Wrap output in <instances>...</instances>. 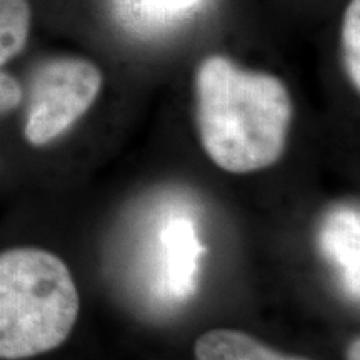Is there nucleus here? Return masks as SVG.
<instances>
[{
    "label": "nucleus",
    "instance_id": "nucleus-2",
    "mask_svg": "<svg viewBox=\"0 0 360 360\" xmlns=\"http://www.w3.org/2000/svg\"><path fill=\"white\" fill-rule=\"evenodd\" d=\"M80 295L64 257L42 244L0 247V360H30L64 345Z\"/></svg>",
    "mask_w": 360,
    "mask_h": 360
},
{
    "label": "nucleus",
    "instance_id": "nucleus-1",
    "mask_svg": "<svg viewBox=\"0 0 360 360\" xmlns=\"http://www.w3.org/2000/svg\"><path fill=\"white\" fill-rule=\"evenodd\" d=\"M195 101L202 146L220 169L247 174L281 159L292 102L277 77L242 70L229 58L214 56L197 70Z\"/></svg>",
    "mask_w": 360,
    "mask_h": 360
},
{
    "label": "nucleus",
    "instance_id": "nucleus-6",
    "mask_svg": "<svg viewBox=\"0 0 360 360\" xmlns=\"http://www.w3.org/2000/svg\"><path fill=\"white\" fill-rule=\"evenodd\" d=\"M197 360H307L283 355L244 332L215 328L200 335L193 349Z\"/></svg>",
    "mask_w": 360,
    "mask_h": 360
},
{
    "label": "nucleus",
    "instance_id": "nucleus-4",
    "mask_svg": "<svg viewBox=\"0 0 360 360\" xmlns=\"http://www.w3.org/2000/svg\"><path fill=\"white\" fill-rule=\"evenodd\" d=\"M195 225L188 217H170L160 232V287L169 299L186 300L197 289L204 255Z\"/></svg>",
    "mask_w": 360,
    "mask_h": 360
},
{
    "label": "nucleus",
    "instance_id": "nucleus-5",
    "mask_svg": "<svg viewBox=\"0 0 360 360\" xmlns=\"http://www.w3.org/2000/svg\"><path fill=\"white\" fill-rule=\"evenodd\" d=\"M319 244L334 265L350 299L360 294V217L354 207H337L323 219Z\"/></svg>",
    "mask_w": 360,
    "mask_h": 360
},
{
    "label": "nucleus",
    "instance_id": "nucleus-10",
    "mask_svg": "<svg viewBox=\"0 0 360 360\" xmlns=\"http://www.w3.org/2000/svg\"><path fill=\"white\" fill-rule=\"evenodd\" d=\"M24 102V85L13 75L0 70V117L15 112Z\"/></svg>",
    "mask_w": 360,
    "mask_h": 360
},
{
    "label": "nucleus",
    "instance_id": "nucleus-3",
    "mask_svg": "<svg viewBox=\"0 0 360 360\" xmlns=\"http://www.w3.org/2000/svg\"><path fill=\"white\" fill-rule=\"evenodd\" d=\"M101 87L102 75L92 62L77 57L40 62L24 89V141L32 148L51 147L90 109Z\"/></svg>",
    "mask_w": 360,
    "mask_h": 360
},
{
    "label": "nucleus",
    "instance_id": "nucleus-11",
    "mask_svg": "<svg viewBox=\"0 0 360 360\" xmlns=\"http://www.w3.org/2000/svg\"><path fill=\"white\" fill-rule=\"evenodd\" d=\"M347 359L349 360H360V340H359V337H355V339L350 342Z\"/></svg>",
    "mask_w": 360,
    "mask_h": 360
},
{
    "label": "nucleus",
    "instance_id": "nucleus-8",
    "mask_svg": "<svg viewBox=\"0 0 360 360\" xmlns=\"http://www.w3.org/2000/svg\"><path fill=\"white\" fill-rule=\"evenodd\" d=\"M30 20L27 0H0V70L25 49Z\"/></svg>",
    "mask_w": 360,
    "mask_h": 360
},
{
    "label": "nucleus",
    "instance_id": "nucleus-9",
    "mask_svg": "<svg viewBox=\"0 0 360 360\" xmlns=\"http://www.w3.org/2000/svg\"><path fill=\"white\" fill-rule=\"evenodd\" d=\"M345 69L355 89L360 87V0H350L342 27Z\"/></svg>",
    "mask_w": 360,
    "mask_h": 360
},
{
    "label": "nucleus",
    "instance_id": "nucleus-7",
    "mask_svg": "<svg viewBox=\"0 0 360 360\" xmlns=\"http://www.w3.org/2000/svg\"><path fill=\"white\" fill-rule=\"evenodd\" d=\"M200 0H119V13L132 29L155 32L182 13L191 12Z\"/></svg>",
    "mask_w": 360,
    "mask_h": 360
}]
</instances>
